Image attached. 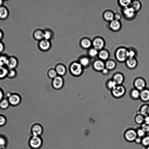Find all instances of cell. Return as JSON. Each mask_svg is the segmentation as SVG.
Wrapping results in <instances>:
<instances>
[{"label":"cell","mask_w":149,"mask_h":149,"mask_svg":"<svg viewBox=\"0 0 149 149\" xmlns=\"http://www.w3.org/2000/svg\"><path fill=\"white\" fill-rule=\"evenodd\" d=\"M7 141L5 137L2 136H0V146L3 148L6 146Z\"/></svg>","instance_id":"cell-40"},{"label":"cell","mask_w":149,"mask_h":149,"mask_svg":"<svg viewBox=\"0 0 149 149\" xmlns=\"http://www.w3.org/2000/svg\"><path fill=\"white\" fill-rule=\"evenodd\" d=\"M3 31L0 29V41H1L3 37Z\"/></svg>","instance_id":"cell-51"},{"label":"cell","mask_w":149,"mask_h":149,"mask_svg":"<svg viewBox=\"0 0 149 149\" xmlns=\"http://www.w3.org/2000/svg\"><path fill=\"white\" fill-rule=\"evenodd\" d=\"M12 93L10 92H7L5 94V97L8 99L11 95Z\"/></svg>","instance_id":"cell-53"},{"label":"cell","mask_w":149,"mask_h":149,"mask_svg":"<svg viewBox=\"0 0 149 149\" xmlns=\"http://www.w3.org/2000/svg\"><path fill=\"white\" fill-rule=\"evenodd\" d=\"M105 68L109 71L114 70L116 68V62L112 60H107L105 63Z\"/></svg>","instance_id":"cell-20"},{"label":"cell","mask_w":149,"mask_h":149,"mask_svg":"<svg viewBox=\"0 0 149 149\" xmlns=\"http://www.w3.org/2000/svg\"><path fill=\"white\" fill-rule=\"evenodd\" d=\"M10 106L8 99L4 97L0 102V109L2 110H6Z\"/></svg>","instance_id":"cell-26"},{"label":"cell","mask_w":149,"mask_h":149,"mask_svg":"<svg viewBox=\"0 0 149 149\" xmlns=\"http://www.w3.org/2000/svg\"><path fill=\"white\" fill-rule=\"evenodd\" d=\"M131 0H120L119 1V3L120 5L123 7L124 8L129 7L131 3Z\"/></svg>","instance_id":"cell-38"},{"label":"cell","mask_w":149,"mask_h":149,"mask_svg":"<svg viewBox=\"0 0 149 149\" xmlns=\"http://www.w3.org/2000/svg\"><path fill=\"white\" fill-rule=\"evenodd\" d=\"M135 12L134 9L130 6L124 8L123 10V14L125 17L128 19L133 17Z\"/></svg>","instance_id":"cell-15"},{"label":"cell","mask_w":149,"mask_h":149,"mask_svg":"<svg viewBox=\"0 0 149 149\" xmlns=\"http://www.w3.org/2000/svg\"><path fill=\"white\" fill-rule=\"evenodd\" d=\"M144 122L149 123V115L144 117Z\"/></svg>","instance_id":"cell-52"},{"label":"cell","mask_w":149,"mask_h":149,"mask_svg":"<svg viewBox=\"0 0 149 149\" xmlns=\"http://www.w3.org/2000/svg\"><path fill=\"white\" fill-rule=\"evenodd\" d=\"M125 64L127 68L130 69L135 68L137 65V61L134 57L129 58L125 61Z\"/></svg>","instance_id":"cell-14"},{"label":"cell","mask_w":149,"mask_h":149,"mask_svg":"<svg viewBox=\"0 0 149 149\" xmlns=\"http://www.w3.org/2000/svg\"><path fill=\"white\" fill-rule=\"evenodd\" d=\"M137 136L142 138L146 135V133L140 128L136 130Z\"/></svg>","instance_id":"cell-41"},{"label":"cell","mask_w":149,"mask_h":149,"mask_svg":"<svg viewBox=\"0 0 149 149\" xmlns=\"http://www.w3.org/2000/svg\"><path fill=\"white\" fill-rule=\"evenodd\" d=\"M3 148L1 146H0V149H3Z\"/></svg>","instance_id":"cell-57"},{"label":"cell","mask_w":149,"mask_h":149,"mask_svg":"<svg viewBox=\"0 0 149 149\" xmlns=\"http://www.w3.org/2000/svg\"><path fill=\"white\" fill-rule=\"evenodd\" d=\"M112 96L116 99L123 97L125 95L126 89L125 86L122 85H117L111 91Z\"/></svg>","instance_id":"cell-2"},{"label":"cell","mask_w":149,"mask_h":149,"mask_svg":"<svg viewBox=\"0 0 149 149\" xmlns=\"http://www.w3.org/2000/svg\"><path fill=\"white\" fill-rule=\"evenodd\" d=\"M142 141V138L137 136L134 142L137 144H141Z\"/></svg>","instance_id":"cell-49"},{"label":"cell","mask_w":149,"mask_h":149,"mask_svg":"<svg viewBox=\"0 0 149 149\" xmlns=\"http://www.w3.org/2000/svg\"><path fill=\"white\" fill-rule=\"evenodd\" d=\"M141 144L146 148L149 146V136L146 135L142 138Z\"/></svg>","instance_id":"cell-35"},{"label":"cell","mask_w":149,"mask_h":149,"mask_svg":"<svg viewBox=\"0 0 149 149\" xmlns=\"http://www.w3.org/2000/svg\"><path fill=\"white\" fill-rule=\"evenodd\" d=\"M109 70L105 68L100 72L103 75H107L109 74Z\"/></svg>","instance_id":"cell-47"},{"label":"cell","mask_w":149,"mask_h":149,"mask_svg":"<svg viewBox=\"0 0 149 149\" xmlns=\"http://www.w3.org/2000/svg\"><path fill=\"white\" fill-rule=\"evenodd\" d=\"M117 85H122L125 81L124 75L120 72H116L112 76L111 78Z\"/></svg>","instance_id":"cell-10"},{"label":"cell","mask_w":149,"mask_h":149,"mask_svg":"<svg viewBox=\"0 0 149 149\" xmlns=\"http://www.w3.org/2000/svg\"><path fill=\"white\" fill-rule=\"evenodd\" d=\"M63 80L60 76H57L53 79L52 84L54 88L57 89L61 88L63 85Z\"/></svg>","instance_id":"cell-11"},{"label":"cell","mask_w":149,"mask_h":149,"mask_svg":"<svg viewBox=\"0 0 149 149\" xmlns=\"http://www.w3.org/2000/svg\"><path fill=\"white\" fill-rule=\"evenodd\" d=\"M128 50L124 48H120L116 51V56L117 60L119 62L125 61L128 58L127 56Z\"/></svg>","instance_id":"cell-5"},{"label":"cell","mask_w":149,"mask_h":149,"mask_svg":"<svg viewBox=\"0 0 149 149\" xmlns=\"http://www.w3.org/2000/svg\"><path fill=\"white\" fill-rule=\"evenodd\" d=\"M4 3V1L2 0H0V7L3 6V4Z\"/></svg>","instance_id":"cell-54"},{"label":"cell","mask_w":149,"mask_h":149,"mask_svg":"<svg viewBox=\"0 0 149 149\" xmlns=\"http://www.w3.org/2000/svg\"><path fill=\"white\" fill-rule=\"evenodd\" d=\"M52 37V33L49 31H46L44 32V38L48 40Z\"/></svg>","instance_id":"cell-42"},{"label":"cell","mask_w":149,"mask_h":149,"mask_svg":"<svg viewBox=\"0 0 149 149\" xmlns=\"http://www.w3.org/2000/svg\"><path fill=\"white\" fill-rule=\"evenodd\" d=\"M120 14L118 13H116L114 15V19L119 21L121 18Z\"/></svg>","instance_id":"cell-50"},{"label":"cell","mask_w":149,"mask_h":149,"mask_svg":"<svg viewBox=\"0 0 149 149\" xmlns=\"http://www.w3.org/2000/svg\"><path fill=\"white\" fill-rule=\"evenodd\" d=\"M93 44L94 48L97 50L102 49L104 47V43L102 39L97 38L93 40Z\"/></svg>","instance_id":"cell-17"},{"label":"cell","mask_w":149,"mask_h":149,"mask_svg":"<svg viewBox=\"0 0 149 149\" xmlns=\"http://www.w3.org/2000/svg\"><path fill=\"white\" fill-rule=\"evenodd\" d=\"M8 99L10 105L13 107L17 106L19 105L22 100L20 95L15 93H12Z\"/></svg>","instance_id":"cell-7"},{"label":"cell","mask_w":149,"mask_h":149,"mask_svg":"<svg viewBox=\"0 0 149 149\" xmlns=\"http://www.w3.org/2000/svg\"><path fill=\"white\" fill-rule=\"evenodd\" d=\"M137 136L136 130L132 128L127 129L124 133V138L129 142H134Z\"/></svg>","instance_id":"cell-3"},{"label":"cell","mask_w":149,"mask_h":149,"mask_svg":"<svg viewBox=\"0 0 149 149\" xmlns=\"http://www.w3.org/2000/svg\"><path fill=\"white\" fill-rule=\"evenodd\" d=\"M134 120L136 124L141 125L144 122V117L141 114H137L135 116Z\"/></svg>","instance_id":"cell-29"},{"label":"cell","mask_w":149,"mask_h":149,"mask_svg":"<svg viewBox=\"0 0 149 149\" xmlns=\"http://www.w3.org/2000/svg\"><path fill=\"white\" fill-rule=\"evenodd\" d=\"M135 54V52L134 50H130L127 51V56L128 58L134 57Z\"/></svg>","instance_id":"cell-45"},{"label":"cell","mask_w":149,"mask_h":149,"mask_svg":"<svg viewBox=\"0 0 149 149\" xmlns=\"http://www.w3.org/2000/svg\"><path fill=\"white\" fill-rule=\"evenodd\" d=\"M55 70L57 74L60 76L64 75L66 72V69L65 67L62 64H59L57 65Z\"/></svg>","instance_id":"cell-23"},{"label":"cell","mask_w":149,"mask_h":149,"mask_svg":"<svg viewBox=\"0 0 149 149\" xmlns=\"http://www.w3.org/2000/svg\"><path fill=\"white\" fill-rule=\"evenodd\" d=\"M17 72L16 69L8 70L7 77L12 79L15 78L17 76Z\"/></svg>","instance_id":"cell-33"},{"label":"cell","mask_w":149,"mask_h":149,"mask_svg":"<svg viewBox=\"0 0 149 149\" xmlns=\"http://www.w3.org/2000/svg\"><path fill=\"white\" fill-rule=\"evenodd\" d=\"M7 121L6 117L4 115L0 114V127L4 126L6 124Z\"/></svg>","instance_id":"cell-39"},{"label":"cell","mask_w":149,"mask_h":149,"mask_svg":"<svg viewBox=\"0 0 149 149\" xmlns=\"http://www.w3.org/2000/svg\"><path fill=\"white\" fill-rule=\"evenodd\" d=\"M5 49V45L4 43L0 41V54L2 53Z\"/></svg>","instance_id":"cell-46"},{"label":"cell","mask_w":149,"mask_h":149,"mask_svg":"<svg viewBox=\"0 0 149 149\" xmlns=\"http://www.w3.org/2000/svg\"><path fill=\"white\" fill-rule=\"evenodd\" d=\"M5 65L4 64L0 61V67L4 66Z\"/></svg>","instance_id":"cell-55"},{"label":"cell","mask_w":149,"mask_h":149,"mask_svg":"<svg viewBox=\"0 0 149 149\" xmlns=\"http://www.w3.org/2000/svg\"><path fill=\"white\" fill-rule=\"evenodd\" d=\"M43 131L42 127L39 124H34L31 128V132L32 136H40L42 134Z\"/></svg>","instance_id":"cell-9"},{"label":"cell","mask_w":149,"mask_h":149,"mask_svg":"<svg viewBox=\"0 0 149 149\" xmlns=\"http://www.w3.org/2000/svg\"><path fill=\"white\" fill-rule=\"evenodd\" d=\"M49 77L51 78L54 79L57 76V73L54 69H51L49 70L48 72Z\"/></svg>","instance_id":"cell-36"},{"label":"cell","mask_w":149,"mask_h":149,"mask_svg":"<svg viewBox=\"0 0 149 149\" xmlns=\"http://www.w3.org/2000/svg\"><path fill=\"white\" fill-rule=\"evenodd\" d=\"M117 85L116 82L111 78L108 79L106 82L107 88L110 91L113 89Z\"/></svg>","instance_id":"cell-27"},{"label":"cell","mask_w":149,"mask_h":149,"mask_svg":"<svg viewBox=\"0 0 149 149\" xmlns=\"http://www.w3.org/2000/svg\"><path fill=\"white\" fill-rule=\"evenodd\" d=\"M50 45V43L49 40L45 39L42 40L39 44L40 48L44 50H47L49 49Z\"/></svg>","instance_id":"cell-22"},{"label":"cell","mask_w":149,"mask_h":149,"mask_svg":"<svg viewBox=\"0 0 149 149\" xmlns=\"http://www.w3.org/2000/svg\"><path fill=\"white\" fill-rule=\"evenodd\" d=\"M139 99L142 102H149V88H146L140 91Z\"/></svg>","instance_id":"cell-13"},{"label":"cell","mask_w":149,"mask_h":149,"mask_svg":"<svg viewBox=\"0 0 149 149\" xmlns=\"http://www.w3.org/2000/svg\"><path fill=\"white\" fill-rule=\"evenodd\" d=\"M98 54L97 50L95 48L91 49L89 51L90 55L92 57L96 56Z\"/></svg>","instance_id":"cell-43"},{"label":"cell","mask_w":149,"mask_h":149,"mask_svg":"<svg viewBox=\"0 0 149 149\" xmlns=\"http://www.w3.org/2000/svg\"><path fill=\"white\" fill-rule=\"evenodd\" d=\"M81 43L82 46L85 48H88L90 47L91 44V41L87 38L82 39Z\"/></svg>","instance_id":"cell-31"},{"label":"cell","mask_w":149,"mask_h":149,"mask_svg":"<svg viewBox=\"0 0 149 149\" xmlns=\"http://www.w3.org/2000/svg\"><path fill=\"white\" fill-rule=\"evenodd\" d=\"M137 114L141 115L144 117L149 115V104L142 105L137 111Z\"/></svg>","instance_id":"cell-16"},{"label":"cell","mask_w":149,"mask_h":149,"mask_svg":"<svg viewBox=\"0 0 149 149\" xmlns=\"http://www.w3.org/2000/svg\"><path fill=\"white\" fill-rule=\"evenodd\" d=\"M146 133L149 132V123L144 122L140 127Z\"/></svg>","instance_id":"cell-37"},{"label":"cell","mask_w":149,"mask_h":149,"mask_svg":"<svg viewBox=\"0 0 149 149\" xmlns=\"http://www.w3.org/2000/svg\"><path fill=\"white\" fill-rule=\"evenodd\" d=\"M103 17L106 20L109 21L111 22L114 19V14L110 11L105 12L104 14Z\"/></svg>","instance_id":"cell-28"},{"label":"cell","mask_w":149,"mask_h":149,"mask_svg":"<svg viewBox=\"0 0 149 149\" xmlns=\"http://www.w3.org/2000/svg\"><path fill=\"white\" fill-rule=\"evenodd\" d=\"M90 63L89 59L86 57L82 58L80 61V63L82 67H86L88 66L89 65Z\"/></svg>","instance_id":"cell-34"},{"label":"cell","mask_w":149,"mask_h":149,"mask_svg":"<svg viewBox=\"0 0 149 149\" xmlns=\"http://www.w3.org/2000/svg\"><path fill=\"white\" fill-rule=\"evenodd\" d=\"M99 57L102 61H106L109 56L108 52L105 50H101L98 53Z\"/></svg>","instance_id":"cell-25"},{"label":"cell","mask_w":149,"mask_h":149,"mask_svg":"<svg viewBox=\"0 0 149 149\" xmlns=\"http://www.w3.org/2000/svg\"><path fill=\"white\" fill-rule=\"evenodd\" d=\"M8 69L4 66L0 67V79L7 77Z\"/></svg>","instance_id":"cell-24"},{"label":"cell","mask_w":149,"mask_h":149,"mask_svg":"<svg viewBox=\"0 0 149 149\" xmlns=\"http://www.w3.org/2000/svg\"><path fill=\"white\" fill-rule=\"evenodd\" d=\"M134 88L140 91L146 88L147 83L145 79L141 77H138L134 80L133 83Z\"/></svg>","instance_id":"cell-4"},{"label":"cell","mask_w":149,"mask_h":149,"mask_svg":"<svg viewBox=\"0 0 149 149\" xmlns=\"http://www.w3.org/2000/svg\"><path fill=\"white\" fill-rule=\"evenodd\" d=\"M33 36L36 40H41L44 38V33L40 30H36L33 33Z\"/></svg>","instance_id":"cell-30"},{"label":"cell","mask_w":149,"mask_h":149,"mask_svg":"<svg viewBox=\"0 0 149 149\" xmlns=\"http://www.w3.org/2000/svg\"><path fill=\"white\" fill-rule=\"evenodd\" d=\"M5 94L3 90L0 88V102L5 97Z\"/></svg>","instance_id":"cell-48"},{"label":"cell","mask_w":149,"mask_h":149,"mask_svg":"<svg viewBox=\"0 0 149 149\" xmlns=\"http://www.w3.org/2000/svg\"><path fill=\"white\" fill-rule=\"evenodd\" d=\"M110 26L113 31H117L120 29L121 24L119 21L114 19L110 22Z\"/></svg>","instance_id":"cell-21"},{"label":"cell","mask_w":149,"mask_h":149,"mask_svg":"<svg viewBox=\"0 0 149 149\" xmlns=\"http://www.w3.org/2000/svg\"><path fill=\"white\" fill-rule=\"evenodd\" d=\"M8 57L4 54L0 55V61L2 62L5 65L7 61Z\"/></svg>","instance_id":"cell-44"},{"label":"cell","mask_w":149,"mask_h":149,"mask_svg":"<svg viewBox=\"0 0 149 149\" xmlns=\"http://www.w3.org/2000/svg\"><path fill=\"white\" fill-rule=\"evenodd\" d=\"M140 91L133 88L130 91L129 95L130 98L134 100L139 99Z\"/></svg>","instance_id":"cell-19"},{"label":"cell","mask_w":149,"mask_h":149,"mask_svg":"<svg viewBox=\"0 0 149 149\" xmlns=\"http://www.w3.org/2000/svg\"><path fill=\"white\" fill-rule=\"evenodd\" d=\"M9 13V10L6 7L3 6L0 7V19L4 20L7 19Z\"/></svg>","instance_id":"cell-18"},{"label":"cell","mask_w":149,"mask_h":149,"mask_svg":"<svg viewBox=\"0 0 149 149\" xmlns=\"http://www.w3.org/2000/svg\"><path fill=\"white\" fill-rule=\"evenodd\" d=\"M131 6L134 10L135 12L138 11L141 8L140 3L138 1H134L132 2Z\"/></svg>","instance_id":"cell-32"},{"label":"cell","mask_w":149,"mask_h":149,"mask_svg":"<svg viewBox=\"0 0 149 149\" xmlns=\"http://www.w3.org/2000/svg\"><path fill=\"white\" fill-rule=\"evenodd\" d=\"M93 66L95 70L101 72L105 68V63L101 60H97L94 62Z\"/></svg>","instance_id":"cell-12"},{"label":"cell","mask_w":149,"mask_h":149,"mask_svg":"<svg viewBox=\"0 0 149 149\" xmlns=\"http://www.w3.org/2000/svg\"><path fill=\"white\" fill-rule=\"evenodd\" d=\"M18 65L17 58L15 56H8L5 66L8 70L16 69Z\"/></svg>","instance_id":"cell-8"},{"label":"cell","mask_w":149,"mask_h":149,"mask_svg":"<svg viewBox=\"0 0 149 149\" xmlns=\"http://www.w3.org/2000/svg\"><path fill=\"white\" fill-rule=\"evenodd\" d=\"M70 70L73 75L76 76L80 75L83 72L82 66L80 63H73L70 66Z\"/></svg>","instance_id":"cell-6"},{"label":"cell","mask_w":149,"mask_h":149,"mask_svg":"<svg viewBox=\"0 0 149 149\" xmlns=\"http://www.w3.org/2000/svg\"><path fill=\"white\" fill-rule=\"evenodd\" d=\"M146 149H149V146L146 148Z\"/></svg>","instance_id":"cell-56"},{"label":"cell","mask_w":149,"mask_h":149,"mask_svg":"<svg viewBox=\"0 0 149 149\" xmlns=\"http://www.w3.org/2000/svg\"><path fill=\"white\" fill-rule=\"evenodd\" d=\"M43 142L41 136L32 135L29 140L28 145L31 149H39L42 146Z\"/></svg>","instance_id":"cell-1"}]
</instances>
